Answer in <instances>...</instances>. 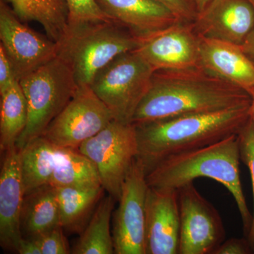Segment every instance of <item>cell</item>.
<instances>
[{"label": "cell", "mask_w": 254, "mask_h": 254, "mask_svg": "<svg viewBox=\"0 0 254 254\" xmlns=\"http://www.w3.org/2000/svg\"><path fill=\"white\" fill-rule=\"evenodd\" d=\"M253 254V251L247 238H231L225 240L214 252V254Z\"/></svg>", "instance_id": "f546056e"}, {"label": "cell", "mask_w": 254, "mask_h": 254, "mask_svg": "<svg viewBox=\"0 0 254 254\" xmlns=\"http://www.w3.org/2000/svg\"><path fill=\"white\" fill-rule=\"evenodd\" d=\"M240 161V140L238 134H234L213 144L164 159L147 174L146 180L153 188L177 190L202 177L219 182L233 197L247 235L252 214L241 182Z\"/></svg>", "instance_id": "3957f363"}, {"label": "cell", "mask_w": 254, "mask_h": 254, "mask_svg": "<svg viewBox=\"0 0 254 254\" xmlns=\"http://www.w3.org/2000/svg\"><path fill=\"white\" fill-rule=\"evenodd\" d=\"M114 120L113 114L90 86L79 87L41 136L58 148H77Z\"/></svg>", "instance_id": "ba28073f"}, {"label": "cell", "mask_w": 254, "mask_h": 254, "mask_svg": "<svg viewBox=\"0 0 254 254\" xmlns=\"http://www.w3.org/2000/svg\"><path fill=\"white\" fill-rule=\"evenodd\" d=\"M23 21L41 23L50 39L61 43L68 32V9L66 0H7Z\"/></svg>", "instance_id": "ffe728a7"}, {"label": "cell", "mask_w": 254, "mask_h": 254, "mask_svg": "<svg viewBox=\"0 0 254 254\" xmlns=\"http://www.w3.org/2000/svg\"><path fill=\"white\" fill-rule=\"evenodd\" d=\"M252 98V105H251V119L254 124V87L249 91Z\"/></svg>", "instance_id": "836d02e7"}, {"label": "cell", "mask_w": 254, "mask_h": 254, "mask_svg": "<svg viewBox=\"0 0 254 254\" xmlns=\"http://www.w3.org/2000/svg\"><path fill=\"white\" fill-rule=\"evenodd\" d=\"M115 22L136 37H143L180 22L166 7L153 0H95Z\"/></svg>", "instance_id": "e0dca14e"}, {"label": "cell", "mask_w": 254, "mask_h": 254, "mask_svg": "<svg viewBox=\"0 0 254 254\" xmlns=\"http://www.w3.org/2000/svg\"><path fill=\"white\" fill-rule=\"evenodd\" d=\"M170 10L179 21L192 23L196 17L197 11L190 0H153Z\"/></svg>", "instance_id": "83f0119b"}, {"label": "cell", "mask_w": 254, "mask_h": 254, "mask_svg": "<svg viewBox=\"0 0 254 254\" xmlns=\"http://www.w3.org/2000/svg\"><path fill=\"white\" fill-rule=\"evenodd\" d=\"M16 81L17 80L11 62L4 48L0 45V94L12 86Z\"/></svg>", "instance_id": "f1b7e54d"}, {"label": "cell", "mask_w": 254, "mask_h": 254, "mask_svg": "<svg viewBox=\"0 0 254 254\" xmlns=\"http://www.w3.org/2000/svg\"><path fill=\"white\" fill-rule=\"evenodd\" d=\"M63 228L58 226L42 236L34 239L41 254H67L71 253L67 241L64 235Z\"/></svg>", "instance_id": "4316f807"}, {"label": "cell", "mask_w": 254, "mask_h": 254, "mask_svg": "<svg viewBox=\"0 0 254 254\" xmlns=\"http://www.w3.org/2000/svg\"><path fill=\"white\" fill-rule=\"evenodd\" d=\"M153 68L135 50L120 55L95 75L92 91L110 110L114 120L132 123L149 89Z\"/></svg>", "instance_id": "8992f818"}, {"label": "cell", "mask_w": 254, "mask_h": 254, "mask_svg": "<svg viewBox=\"0 0 254 254\" xmlns=\"http://www.w3.org/2000/svg\"><path fill=\"white\" fill-rule=\"evenodd\" d=\"M180 215L178 191L148 189L145 219V254H179Z\"/></svg>", "instance_id": "4fadbf2b"}, {"label": "cell", "mask_w": 254, "mask_h": 254, "mask_svg": "<svg viewBox=\"0 0 254 254\" xmlns=\"http://www.w3.org/2000/svg\"><path fill=\"white\" fill-rule=\"evenodd\" d=\"M60 225L59 204L53 185L47 184L25 193L20 218L23 239L34 240Z\"/></svg>", "instance_id": "ac0fdd59"}, {"label": "cell", "mask_w": 254, "mask_h": 254, "mask_svg": "<svg viewBox=\"0 0 254 254\" xmlns=\"http://www.w3.org/2000/svg\"><path fill=\"white\" fill-rule=\"evenodd\" d=\"M50 185L55 187H103L98 170L89 158L76 148L58 147Z\"/></svg>", "instance_id": "44dd1931"}, {"label": "cell", "mask_w": 254, "mask_h": 254, "mask_svg": "<svg viewBox=\"0 0 254 254\" xmlns=\"http://www.w3.org/2000/svg\"><path fill=\"white\" fill-rule=\"evenodd\" d=\"M0 39L18 81L59 55V43L23 24L3 0L0 1Z\"/></svg>", "instance_id": "8fae6325"}, {"label": "cell", "mask_w": 254, "mask_h": 254, "mask_svg": "<svg viewBox=\"0 0 254 254\" xmlns=\"http://www.w3.org/2000/svg\"><path fill=\"white\" fill-rule=\"evenodd\" d=\"M199 67L248 93L254 87V64L238 45L199 36Z\"/></svg>", "instance_id": "2e32d148"}, {"label": "cell", "mask_w": 254, "mask_h": 254, "mask_svg": "<svg viewBox=\"0 0 254 254\" xmlns=\"http://www.w3.org/2000/svg\"><path fill=\"white\" fill-rule=\"evenodd\" d=\"M115 202L116 200L109 194L102 198L86 228L73 246L71 254H115L110 220Z\"/></svg>", "instance_id": "7402d4cb"}, {"label": "cell", "mask_w": 254, "mask_h": 254, "mask_svg": "<svg viewBox=\"0 0 254 254\" xmlns=\"http://www.w3.org/2000/svg\"><path fill=\"white\" fill-rule=\"evenodd\" d=\"M66 1L68 9V32L93 23L114 21L103 12L95 0Z\"/></svg>", "instance_id": "d4e9b609"}, {"label": "cell", "mask_w": 254, "mask_h": 254, "mask_svg": "<svg viewBox=\"0 0 254 254\" xmlns=\"http://www.w3.org/2000/svg\"><path fill=\"white\" fill-rule=\"evenodd\" d=\"M17 253L20 254H41V250L36 240L23 239L18 247Z\"/></svg>", "instance_id": "4dcf8cb0"}, {"label": "cell", "mask_w": 254, "mask_h": 254, "mask_svg": "<svg viewBox=\"0 0 254 254\" xmlns=\"http://www.w3.org/2000/svg\"><path fill=\"white\" fill-rule=\"evenodd\" d=\"M210 0H193V4H194L197 12H199L204 9L205 6L208 4Z\"/></svg>", "instance_id": "d6a6232c"}, {"label": "cell", "mask_w": 254, "mask_h": 254, "mask_svg": "<svg viewBox=\"0 0 254 254\" xmlns=\"http://www.w3.org/2000/svg\"><path fill=\"white\" fill-rule=\"evenodd\" d=\"M240 140L241 160L250 170L253 189L254 212L252 225L247 235L253 254H254V124L250 119L238 134Z\"/></svg>", "instance_id": "484cf974"}, {"label": "cell", "mask_w": 254, "mask_h": 254, "mask_svg": "<svg viewBox=\"0 0 254 254\" xmlns=\"http://www.w3.org/2000/svg\"><path fill=\"white\" fill-rule=\"evenodd\" d=\"M25 190L21 173V150L14 146L3 153L0 172V245L17 252L23 240L20 218Z\"/></svg>", "instance_id": "9a60e30c"}, {"label": "cell", "mask_w": 254, "mask_h": 254, "mask_svg": "<svg viewBox=\"0 0 254 254\" xmlns=\"http://www.w3.org/2000/svg\"><path fill=\"white\" fill-rule=\"evenodd\" d=\"M180 215L179 254H214L225 240L221 216L193 182L177 190Z\"/></svg>", "instance_id": "9c48e42d"}, {"label": "cell", "mask_w": 254, "mask_h": 254, "mask_svg": "<svg viewBox=\"0 0 254 254\" xmlns=\"http://www.w3.org/2000/svg\"><path fill=\"white\" fill-rule=\"evenodd\" d=\"M59 45V54L67 60L78 87H84L91 86L97 73L115 58L136 49L138 38L109 21L68 32Z\"/></svg>", "instance_id": "5b68a950"}, {"label": "cell", "mask_w": 254, "mask_h": 254, "mask_svg": "<svg viewBox=\"0 0 254 254\" xmlns=\"http://www.w3.org/2000/svg\"><path fill=\"white\" fill-rule=\"evenodd\" d=\"M77 149L93 162L105 191L118 201L124 181L138 155L136 126L114 120Z\"/></svg>", "instance_id": "52a82bcc"}, {"label": "cell", "mask_w": 254, "mask_h": 254, "mask_svg": "<svg viewBox=\"0 0 254 254\" xmlns=\"http://www.w3.org/2000/svg\"><path fill=\"white\" fill-rule=\"evenodd\" d=\"M135 51L155 71L199 66V36L193 22H177L152 34L138 37Z\"/></svg>", "instance_id": "7c38bea8"}, {"label": "cell", "mask_w": 254, "mask_h": 254, "mask_svg": "<svg viewBox=\"0 0 254 254\" xmlns=\"http://www.w3.org/2000/svg\"><path fill=\"white\" fill-rule=\"evenodd\" d=\"M198 36L241 46L254 28V7L247 0H210L193 22Z\"/></svg>", "instance_id": "5bb4252c"}, {"label": "cell", "mask_w": 254, "mask_h": 254, "mask_svg": "<svg viewBox=\"0 0 254 254\" xmlns=\"http://www.w3.org/2000/svg\"><path fill=\"white\" fill-rule=\"evenodd\" d=\"M252 104L243 88L201 67L157 70L133 115V125Z\"/></svg>", "instance_id": "6da1fadb"}, {"label": "cell", "mask_w": 254, "mask_h": 254, "mask_svg": "<svg viewBox=\"0 0 254 254\" xmlns=\"http://www.w3.org/2000/svg\"><path fill=\"white\" fill-rule=\"evenodd\" d=\"M149 189L146 173L138 159L133 160L122 188L114 214L115 254H145L146 199Z\"/></svg>", "instance_id": "30bf717a"}, {"label": "cell", "mask_w": 254, "mask_h": 254, "mask_svg": "<svg viewBox=\"0 0 254 254\" xmlns=\"http://www.w3.org/2000/svg\"><path fill=\"white\" fill-rule=\"evenodd\" d=\"M55 188L59 204L60 225L63 230L81 235L97 205L104 196V188L103 187Z\"/></svg>", "instance_id": "d6986e66"}, {"label": "cell", "mask_w": 254, "mask_h": 254, "mask_svg": "<svg viewBox=\"0 0 254 254\" xmlns=\"http://www.w3.org/2000/svg\"><path fill=\"white\" fill-rule=\"evenodd\" d=\"M18 82L28 107L27 125L16 143L21 150L29 142L42 136L79 87L67 60L60 54Z\"/></svg>", "instance_id": "277c9868"}, {"label": "cell", "mask_w": 254, "mask_h": 254, "mask_svg": "<svg viewBox=\"0 0 254 254\" xmlns=\"http://www.w3.org/2000/svg\"><path fill=\"white\" fill-rule=\"evenodd\" d=\"M240 47L246 55L254 64V28Z\"/></svg>", "instance_id": "1f68e13d"}, {"label": "cell", "mask_w": 254, "mask_h": 254, "mask_svg": "<svg viewBox=\"0 0 254 254\" xmlns=\"http://www.w3.org/2000/svg\"><path fill=\"white\" fill-rule=\"evenodd\" d=\"M58 147L43 136L29 142L21 149V173L25 193L50 184Z\"/></svg>", "instance_id": "603a6c76"}, {"label": "cell", "mask_w": 254, "mask_h": 254, "mask_svg": "<svg viewBox=\"0 0 254 254\" xmlns=\"http://www.w3.org/2000/svg\"><path fill=\"white\" fill-rule=\"evenodd\" d=\"M247 1H249V2L252 5V6L254 7V0H247Z\"/></svg>", "instance_id": "e575fe53"}, {"label": "cell", "mask_w": 254, "mask_h": 254, "mask_svg": "<svg viewBox=\"0 0 254 254\" xmlns=\"http://www.w3.org/2000/svg\"><path fill=\"white\" fill-rule=\"evenodd\" d=\"M0 150L2 154L16 146L28 121L26 97L19 82L0 94Z\"/></svg>", "instance_id": "cb8c5ba5"}, {"label": "cell", "mask_w": 254, "mask_h": 254, "mask_svg": "<svg viewBox=\"0 0 254 254\" xmlns=\"http://www.w3.org/2000/svg\"><path fill=\"white\" fill-rule=\"evenodd\" d=\"M251 105L134 125L138 143L136 158L147 175L168 157L239 134L250 120Z\"/></svg>", "instance_id": "7a4b0ae2"}]
</instances>
